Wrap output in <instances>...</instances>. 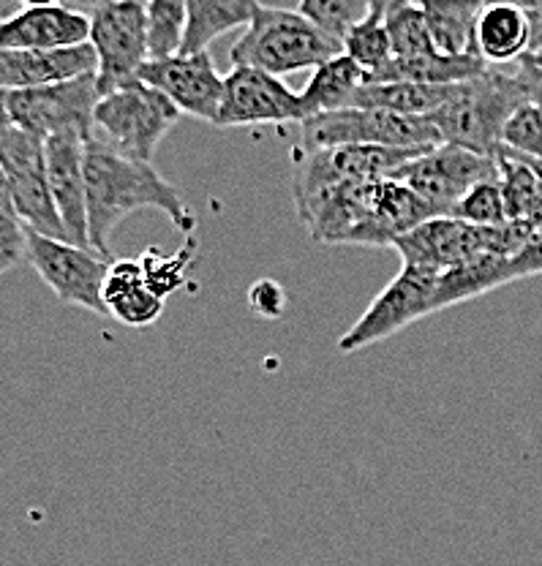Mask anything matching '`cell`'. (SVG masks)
I'll use <instances>...</instances> for the list:
<instances>
[{"label": "cell", "mask_w": 542, "mask_h": 566, "mask_svg": "<svg viewBox=\"0 0 542 566\" xmlns=\"http://www.w3.org/2000/svg\"><path fill=\"white\" fill-rule=\"evenodd\" d=\"M145 11L150 61L178 55L186 35V0H147Z\"/></svg>", "instance_id": "obj_30"}, {"label": "cell", "mask_w": 542, "mask_h": 566, "mask_svg": "<svg viewBox=\"0 0 542 566\" xmlns=\"http://www.w3.org/2000/svg\"><path fill=\"white\" fill-rule=\"evenodd\" d=\"M499 147H502V145H499ZM502 150L507 153V156H512V158H518V161H523V164H527V167L532 169V172L538 175V180L542 182V158H527V156H518V153L507 150V147H502Z\"/></svg>", "instance_id": "obj_41"}, {"label": "cell", "mask_w": 542, "mask_h": 566, "mask_svg": "<svg viewBox=\"0 0 542 566\" xmlns=\"http://www.w3.org/2000/svg\"><path fill=\"white\" fill-rule=\"evenodd\" d=\"M96 71L91 44L72 50H0V91H31Z\"/></svg>", "instance_id": "obj_20"}, {"label": "cell", "mask_w": 542, "mask_h": 566, "mask_svg": "<svg viewBox=\"0 0 542 566\" xmlns=\"http://www.w3.org/2000/svg\"><path fill=\"white\" fill-rule=\"evenodd\" d=\"M300 128H303V153L344 145L398 147V150H426L441 145L439 132L428 117H406L387 109H365V106L309 117L300 123Z\"/></svg>", "instance_id": "obj_6"}, {"label": "cell", "mask_w": 542, "mask_h": 566, "mask_svg": "<svg viewBox=\"0 0 542 566\" xmlns=\"http://www.w3.org/2000/svg\"><path fill=\"white\" fill-rule=\"evenodd\" d=\"M139 80L164 93L183 115L216 126L223 98V76L218 74L210 52H194V55L178 52V55L147 61L139 71Z\"/></svg>", "instance_id": "obj_15"}, {"label": "cell", "mask_w": 542, "mask_h": 566, "mask_svg": "<svg viewBox=\"0 0 542 566\" xmlns=\"http://www.w3.org/2000/svg\"><path fill=\"white\" fill-rule=\"evenodd\" d=\"M428 150V147H426ZM423 150H398V147L344 145L309 150L292 180L294 208L303 216L316 199L325 197L344 182H374L390 177Z\"/></svg>", "instance_id": "obj_8"}, {"label": "cell", "mask_w": 542, "mask_h": 566, "mask_svg": "<svg viewBox=\"0 0 542 566\" xmlns=\"http://www.w3.org/2000/svg\"><path fill=\"white\" fill-rule=\"evenodd\" d=\"M98 3H112V0H98ZM96 3V6H98ZM134 3H147V0H134Z\"/></svg>", "instance_id": "obj_47"}, {"label": "cell", "mask_w": 542, "mask_h": 566, "mask_svg": "<svg viewBox=\"0 0 542 566\" xmlns=\"http://www.w3.org/2000/svg\"><path fill=\"white\" fill-rule=\"evenodd\" d=\"M303 98L268 71L234 66L223 76V98L216 126H284L303 123Z\"/></svg>", "instance_id": "obj_14"}, {"label": "cell", "mask_w": 542, "mask_h": 566, "mask_svg": "<svg viewBox=\"0 0 542 566\" xmlns=\"http://www.w3.org/2000/svg\"><path fill=\"white\" fill-rule=\"evenodd\" d=\"M91 39V17L69 6H22L0 17V50H72Z\"/></svg>", "instance_id": "obj_17"}, {"label": "cell", "mask_w": 542, "mask_h": 566, "mask_svg": "<svg viewBox=\"0 0 542 566\" xmlns=\"http://www.w3.org/2000/svg\"><path fill=\"white\" fill-rule=\"evenodd\" d=\"M341 52H344L341 41L314 25L300 11L259 3L246 25V33L234 41L229 61L232 66H249L284 76L292 71H316Z\"/></svg>", "instance_id": "obj_2"}, {"label": "cell", "mask_w": 542, "mask_h": 566, "mask_svg": "<svg viewBox=\"0 0 542 566\" xmlns=\"http://www.w3.org/2000/svg\"><path fill=\"white\" fill-rule=\"evenodd\" d=\"M527 104L518 93L507 69H491L463 82L458 96L447 102L428 120L439 132L441 145H458L467 150L497 156L502 132L512 115Z\"/></svg>", "instance_id": "obj_4"}, {"label": "cell", "mask_w": 542, "mask_h": 566, "mask_svg": "<svg viewBox=\"0 0 542 566\" xmlns=\"http://www.w3.org/2000/svg\"><path fill=\"white\" fill-rule=\"evenodd\" d=\"M9 128H11V120H9V112H6V91H0V137H3Z\"/></svg>", "instance_id": "obj_45"}, {"label": "cell", "mask_w": 542, "mask_h": 566, "mask_svg": "<svg viewBox=\"0 0 542 566\" xmlns=\"http://www.w3.org/2000/svg\"><path fill=\"white\" fill-rule=\"evenodd\" d=\"M439 275L441 273H434V270L404 264V270L387 283L385 292L368 305V311L346 329V335H341L338 352L355 354L368 349L371 344L387 340L409 324L431 316Z\"/></svg>", "instance_id": "obj_13"}, {"label": "cell", "mask_w": 542, "mask_h": 566, "mask_svg": "<svg viewBox=\"0 0 542 566\" xmlns=\"http://www.w3.org/2000/svg\"><path fill=\"white\" fill-rule=\"evenodd\" d=\"M499 180H502L507 218L518 223H527L534 232L542 229V182L538 175L518 158L507 156L499 147L497 150Z\"/></svg>", "instance_id": "obj_27"}, {"label": "cell", "mask_w": 542, "mask_h": 566, "mask_svg": "<svg viewBox=\"0 0 542 566\" xmlns=\"http://www.w3.org/2000/svg\"><path fill=\"white\" fill-rule=\"evenodd\" d=\"M91 137L76 132L55 134L44 139L46 177L61 216L66 240L74 245L91 248L87 240V205H85V142Z\"/></svg>", "instance_id": "obj_16"}, {"label": "cell", "mask_w": 542, "mask_h": 566, "mask_svg": "<svg viewBox=\"0 0 542 566\" xmlns=\"http://www.w3.org/2000/svg\"><path fill=\"white\" fill-rule=\"evenodd\" d=\"M428 33L441 55H477L475 33L482 0H420Z\"/></svg>", "instance_id": "obj_24"}, {"label": "cell", "mask_w": 542, "mask_h": 566, "mask_svg": "<svg viewBox=\"0 0 542 566\" xmlns=\"http://www.w3.org/2000/svg\"><path fill=\"white\" fill-rule=\"evenodd\" d=\"M344 46V55L352 57L363 71L376 74L382 66H387L393 57V44L390 33H387L385 17L368 14L365 20L357 22L355 28H350V33L341 39Z\"/></svg>", "instance_id": "obj_29"}, {"label": "cell", "mask_w": 542, "mask_h": 566, "mask_svg": "<svg viewBox=\"0 0 542 566\" xmlns=\"http://www.w3.org/2000/svg\"><path fill=\"white\" fill-rule=\"evenodd\" d=\"M298 11L341 41L350 28L371 14V0H300Z\"/></svg>", "instance_id": "obj_32"}, {"label": "cell", "mask_w": 542, "mask_h": 566, "mask_svg": "<svg viewBox=\"0 0 542 566\" xmlns=\"http://www.w3.org/2000/svg\"><path fill=\"white\" fill-rule=\"evenodd\" d=\"M542 44V11L512 3L482 6L477 20L475 46L482 63L491 69L515 66L521 57L534 55Z\"/></svg>", "instance_id": "obj_18"}, {"label": "cell", "mask_w": 542, "mask_h": 566, "mask_svg": "<svg viewBox=\"0 0 542 566\" xmlns=\"http://www.w3.org/2000/svg\"><path fill=\"white\" fill-rule=\"evenodd\" d=\"M368 71H363L352 57H346L344 52L330 57V61H325L314 71V76H311V82L305 85V91L300 93L305 120L316 115H327V112L350 109V106L355 104L357 93L368 85Z\"/></svg>", "instance_id": "obj_21"}, {"label": "cell", "mask_w": 542, "mask_h": 566, "mask_svg": "<svg viewBox=\"0 0 542 566\" xmlns=\"http://www.w3.org/2000/svg\"><path fill=\"white\" fill-rule=\"evenodd\" d=\"M507 270H510V281L534 279L542 275V229L529 238V243L521 248L512 259H507Z\"/></svg>", "instance_id": "obj_39"}, {"label": "cell", "mask_w": 542, "mask_h": 566, "mask_svg": "<svg viewBox=\"0 0 542 566\" xmlns=\"http://www.w3.org/2000/svg\"><path fill=\"white\" fill-rule=\"evenodd\" d=\"M259 0H186V35L183 55L208 52L218 35L249 25Z\"/></svg>", "instance_id": "obj_25"}, {"label": "cell", "mask_w": 542, "mask_h": 566, "mask_svg": "<svg viewBox=\"0 0 542 566\" xmlns=\"http://www.w3.org/2000/svg\"><path fill=\"white\" fill-rule=\"evenodd\" d=\"M28 259V229L14 212H0V275Z\"/></svg>", "instance_id": "obj_36"}, {"label": "cell", "mask_w": 542, "mask_h": 566, "mask_svg": "<svg viewBox=\"0 0 542 566\" xmlns=\"http://www.w3.org/2000/svg\"><path fill=\"white\" fill-rule=\"evenodd\" d=\"M180 115L164 93L137 80L98 98L93 109V137L121 156L150 164Z\"/></svg>", "instance_id": "obj_5"}, {"label": "cell", "mask_w": 542, "mask_h": 566, "mask_svg": "<svg viewBox=\"0 0 542 566\" xmlns=\"http://www.w3.org/2000/svg\"><path fill=\"white\" fill-rule=\"evenodd\" d=\"M199 253V243L194 234H188L186 243H183L178 251L164 256L158 248H147V251L139 256L145 270V283L150 292H156L161 300H169L175 292H180L188 283V270H191L194 259Z\"/></svg>", "instance_id": "obj_28"}, {"label": "cell", "mask_w": 542, "mask_h": 566, "mask_svg": "<svg viewBox=\"0 0 542 566\" xmlns=\"http://www.w3.org/2000/svg\"><path fill=\"white\" fill-rule=\"evenodd\" d=\"M98 98L102 93H98L96 71H93V74L55 82V85L9 91L6 93V112H9L11 126L39 139H50L66 132L91 137L93 109H96Z\"/></svg>", "instance_id": "obj_9"}, {"label": "cell", "mask_w": 542, "mask_h": 566, "mask_svg": "<svg viewBox=\"0 0 542 566\" xmlns=\"http://www.w3.org/2000/svg\"><path fill=\"white\" fill-rule=\"evenodd\" d=\"M534 57H538V61H540V63H542V57H540V55H534Z\"/></svg>", "instance_id": "obj_49"}, {"label": "cell", "mask_w": 542, "mask_h": 566, "mask_svg": "<svg viewBox=\"0 0 542 566\" xmlns=\"http://www.w3.org/2000/svg\"><path fill=\"white\" fill-rule=\"evenodd\" d=\"M28 262L61 303L76 305L96 316H110L102 286L112 259H104L93 248L46 238L28 229Z\"/></svg>", "instance_id": "obj_12"}, {"label": "cell", "mask_w": 542, "mask_h": 566, "mask_svg": "<svg viewBox=\"0 0 542 566\" xmlns=\"http://www.w3.org/2000/svg\"><path fill=\"white\" fill-rule=\"evenodd\" d=\"M420 0H371V14L390 17L393 11L406 9V6H417Z\"/></svg>", "instance_id": "obj_40"}, {"label": "cell", "mask_w": 542, "mask_h": 566, "mask_svg": "<svg viewBox=\"0 0 542 566\" xmlns=\"http://www.w3.org/2000/svg\"><path fill=\"white\" fill-rule=\"evenodd\" d=\"M0 212H14V208H11V193H9V182H6L3 167H0Z\"/></svg>", "instance_id": "obj_42"}, {"label": "cell", "mask_w": 542, "mask_h": 566, "mask_svg": "<svg viewBox=\"0 0 542 566\" xmlns=\"http://www.w3.org/2000/svg\"><path fill=\"white\" fill-rule=\"evenodd\" d=\"M98 0H63V6H69V9L74 11H82V14H91L93 9H96Z\"/></svg>", "instance_id": "obj_44"}, {"label": "cell", "mask_w": 542, "mask_h": 566, "mask_svg": "<svg viewBox=\"0 0 542 566\" xmlns=\"http://www.w3.org/2000/svg\"><path fill=\"white\" fill-rule=\"evenodd\" d=\"M0 167H3L6 182H9L11 208H14V216L25 223V229L46 234V238L66 240V229L58 216L55 199L50 191V177H46L44 139L11 126L0 137Z\"/></svg>", "instance_id": "obj_11"}, {"label": "cell", "mask_w": 542, "mask_h": 566, "mask_svg": "<svg viewBox=\"0 0 542 566\" xmlns=\"http://www.w3.org/2000/svg\"><path fill=\"white\" fill-rule=\"evenodd\" d=\"M534 55H540V57H542V44H540V50H538V52H534Z\"/></svg>", "instance_id": "obj_48"}, {"label": "cell", "mask_w": 542, "mask_h": 566, "mask_svg": "<svg viewBox=\"0 0 542 566\" xmlns=\"http://www.w3.org/2000/svg\"><path fill=\"white\" fill-rule=\"evenodd\" d=\"M385 22L387 33H390L393 57H420L439 52L434 46L431 33H428L420 6H406V9L393 11L390 17H385Z\"/></svg>", "instance_id": "obj_31"}, {"label": "cell", "mask_w": 542, "mask_h": 566, "mask_svg": "<svg viewBox=\"0 0 542 566\" xmlns=\"http://www.w3.org/2000/svg\"><path fill=\"white\" fill-rule=\"evenodd\" d=\"M452 216L461 218V221L467 223H475V227H502V223L510 221V218H507L502 180H499V177H491V180L477 182L467 197L458 202Z\"/></svg>", "instance_id": "obj_33"}, {"label": "cell", "mask_w": 542, "mask_h": 566, "mask_svg": "<svg viewBox=\"0 0 542 566\" xmlns=\"http://www.w3.org/2000/svg\"><path fill=\"white\" fill-rule=\"evenodd\" d=\"M502 147L527 158H542V109L523 104L507 120L502 132Z\"/></svg>", "instance_id": "obj_35"}, {"label": "cell", "mask_w": 542, "mask_h": 566, "mask_svg": "<svg viewBox=\"0 0 542 566\" xmlns=\"http://www.w3.org/2000/svg\"><path fill=\"white\" fill-rule=\"evenodd\" d=\"M390 177L426 199L436 216H452L477 182L499 177V164L497 156H482L458 145H436L406 161Z\"/></svg>", "instance_id": "obj_10"}, {"label": "cell", "mask_w": 542, "mask_h": 566, "mask_svg": "<svg viewBox=\"0 0 542 566\" xmlns=\"http://www.w3.org/2000/svg\"><path fill=\"white\" fill-rule=\"evenodd\" d=\"M458 85H417V82H368L357 93L355 104L365 109H387L406 117H431L441 106L458 96Z\"/></svg>", "instance_id": "obj_23"}, {"label": "cell", "mask_w": 542, "mask_h": 566, "mask_svg": "<svg viewBox=\"0 0 542 566\" xmlns=\"http://www.w3.org/2000/svg\"><path fill=\"white\" fill-rule=\"evenodd\" d=\"M431 218H436V210L426 199L417 197L404 182L385 177L371 188L368 212H365V221L350 245L393 248L398 238H404Z\"/></svg>", "instance_id": "obj_19"}, {"label": "cell", "mask_w": 542, "mask_h": 566, "mask_svg": "<svg viewBox=\"0 0 542 566\" xmlns=\"http://www.w3.org/2000/svg\"><path fill=\"white\" fill-rule=\"evenodd\" d=\"M286 292H284V286H281L279 281H273V279H262V281H257L253 283V286L249 289V305H251V311L257 316H262V318H279V316H284V311H286Z\"/></svg>", "instance_id": "obj_37"}, {"label": "cell", "mask_w": 542, "mask_h": 566, "mask_svg": "<svg viewBox=\"0 0 542 566\" xmlns=\"http://www.w3.org/2000/svg\"><path fill=\"white\" fill-rule=\"evenodd\" d=\"M104 305H107V314L112 318H117V322L126 324V327L143 329L161 318L167 300H161L156 292H150L147 283H139V286L126 289V292L112 294V297L104 300Z\"/></svg>", "instance_id": "obj_34"}, {"label": "cell", "mask_w": 542, "mask_h": 566, "mask_svg": "<svg viewBox=\"0 0 542 566\" xmlns=\"http://www.w3.org/2000/svg\"><path fill=\"white\" fill-rule=\"evenodd\" d=\"M22 6H58L63 3V0H20Z\"/></svg>", "instance_id": "obj_46"}, {"label": "cell", "mask_w": 542, "mask_h": 566, "mask_svg": "<svg viewBox=\"0 0 542 566\" xmlns=\"http://www.w3.org/2000/svg\"><path fill=\"white\" fill-rule=\"evenodd\" d=\"M510 281V270H507V259L502 256H482L475 262L463 264V268L447 270L439 275V286L434 294V314L436 311L452 308L458 303L480 297V294L493 292V289L504 286Z\"/></svg>", "instance_id": "obj_26"}, {"label": "cell", "mask_w": 542, "mask_h": 566, "mask_svg": "<svg viewBox=\"0 0 542 566\" xmlns=\"http://www.w3.org/2000/svg\"><path fill=\"white\" fill-rule=\"evenodd\" d=\"M488 66L480 55H431L390 57L387 66L371 74L368 82H417V85H458L486 74Z\"/></svg>", "instance_id": "obj_22"}, {"label": "cell", "mask_w": 542, "mask_h": 566, "mask_svg": "<svg viewBox=\"0 0 542 566\" xmlns=\"http://www.w3.org/2000/svg\"><path fill=\"white\" fill-rule=\"evenodd\" d=\"M482 3H512V6H521V9L529 11H542V0H482Z\"/></svg>", "instance_id": "obj_43"}, {"label": "cell", "mask_w": 542, "mask_h": 566, "mask_svg": "<svg viewBox=\"0 0 542 566\" xmlns=\"http://www.w3.org/2000/svg\"><path fill=\"white\" fill-rule=\"evenodd\" d=\"M510 76H512V82H515V87H518V93H521L523 102L542 109V63L538 61V57L534 55L521 57V61L515 63V69L510 71Z\"/></svg>", "instance_id": "obj_38"}, {"label": "cell", "mask_w": 542, "mask_h": 566, "mask_svg": "<svg viewBox=\"0 0 542 566\" xmlns=\"http://www.w3.org/2000/svg\"><path fill=\"white\" fill-rule=\"evenodd\" d=\"M87 17H91L87 44L96 52L98 93L107 96L117 87L137 82L139 71L150 61L147 11L145 3L112 0V3H98Z\"/></svg>", "instance_id": "obj_7"}, {"label": "cell", "mask_w": 542, "mask_h": 566, "mask_svg": "<svg viewBox=\"0 0 542 566\" xmlns=\"http://www.w3.org/2000/svg\"><path fill=\"white\" fill-rule=\"evenodd\" d=\"M85 205L87 240L104 259H112L110 238L117 223L137 210L164 212L186 234L197 227L178 188L164 180L153 164L121 156L93 134L85 142Z\"/></svg>", "instance_id": "obj_1"}, {"label": "cell", "mask_w": 542, "mask_h": 566, "mask_svg": "<svg viewBox=\"0 0 542 566\" xmlns=\"http://www.w3.org/2000/svg\"><path fill=\"white\" fill-rule=\"evenodd\" d=\"M532 234V227L518 221H507L502 227H475L456 216H436L398 238L393 251L409 268L447 273V270L463 268L482 256L512 259L529 243Z\"/></svg>", "instance_id": "obj_3"}]
</instances>
